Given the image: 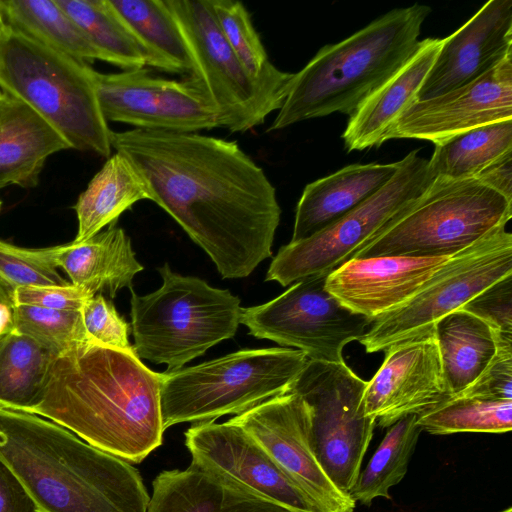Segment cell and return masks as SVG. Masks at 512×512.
I'll return each mask as SVG.
<instances>
[{
	"instance_id": "obj_36",
	"label": "cell",
	"mask_w": 512,
	"mask_h": 512,
	"mask_svg": "<svg viewBox=\"0 0 512 512\" xmlns=\"http://www.w3.org/2000/svg\"><path fill=\"white\" fill-rule=\"evenodd\" d=\"M15 330L34 339L55 357L78 343L92 342L81 311L15 305Z\"/></svg>"
},
{
	"instance_id": "obj_42",
	"label": "cell",
	"mask_w": 512,
	"mask_h": 512,
	"mask_svg": "<svg viewBox=\"0 0 512 512\" xmlns=\"http://www.w3.org/2000/svg\"><path fill=\"white\" fill-rule=\"evenodd\" d=\"M0 512H39L21 482L1 459Z\"/></svg>"
},
{
	"instance_id": "obj_37",
	"label": "cell",
	"mask_w": 512,
	"mask_h": 512,
	"mask_svg": "<svg viewBox=\"0 0 512 512\" xmlns=\"http://www.w3.org/2000/svg\"><path fill=\"white\" fill-rule=\"evenodd\" d=\"M57 249L23 248L0 240V282L12 292L19 287L69 283L57 270Z\"/></svg>"
},
{
	"instance_id": "obj_4",
	"label": "cell",
	"mask_w": 512,
	"mask_h": 512,
	"mask_svg": "<svg viewBox=\"0 0 512 512\" xmlns=\"http://www.w3.org/2000/svg\"><path fill=\"white\" fill-rule=\"evenodd\" d=\"M430 12L431 8L422 4L396 8L346 39L322 47L294 73L267 131L332 113L353 114L413 55Z\"/></svg>"
},
{
	"instance_id": "obj_13",
	"label": "cell",
	"mask_w": 512,
	"mask_h": 512,
	"mask_svg": "<svg viewBox=\"0 0 512 512\" xmlns=\"http://www.w3.org/2000/svg\"><path fill=\"white\" fill-rule=\"evenodd\" d=\"M326 275L306 277L261 305L242 308L249 334L295 347L309 360L344 362L343 349L373 323L346 308L325 287Z\"/></svg>"
},
{
	"instance_id": "obj_47",
	"label": "cell",
	"mask_w": 512,
	"mask_h": 512,
	"mask_svg": "<svg viewBox=\"0 0 512 512\" xmlns=\"http://www.w3.org/2000/svg\"><path fill=\"white\" fill-rule=\"evenodd\" d=\"M6 28H7V25L5 23V20L2 16V13L0 11V40L2 38V36L4 35L5 31H6Z\"/></svg>"
},
{
	"instance_id": "obj_39",
	"label": "cell",
	"mask_w": 512,
	"mask_h": 512,
	"mask_svg": "<svg viewBox=\"0 0 512 512\" xmlns=\"http://www.w3.org/2000/svg\"><path fill=\"white\" fill-rule=\"evenodd\" d=\"M497 351L479 377L459 396L512 400V334L495 332ZM457 396V395H456Z\"/></svg>"
},
{
	"instance_id": "obj_11",
	"label": "cell",
	"mask_w": 512,
	"mask_h": 512,
	"mask_svg": "<svg viewBox=\"0 0 512 512\" xmlns=\"http://www.w3.org/2000/svg\"><path fill=\"white\" fill-rule=\"evenodd\" d=\"M512 274V235L505 227L487 234L448 261L408 301L375 320L359 342L367 353L434 328L449 313Z\"/></svg>"
},
{
	"instance_id": "obj_2",
	"label": "cell",
	"mask_w": 512,
	"mask_h": 512,
	"mask_svg": "<svg viewBox=\"0 0 512 512\" xmlns=\"http://www.w3.org/2000/svg\"><path fill=\"white\" fill-rule=\"evenodd\" d=\"M163 373L135 352L93 342L58 355L38 399L25 411L73 432L129 463H140L163 442Z\"/></svg>"
},
{
	"instance_id": "obj_49",
	"label": "cell",
	"mask_w": 512,
	"mask_h": 512,
	"mask_svg": "<svg viewBox=\"0 0 512 512\" xmlns=\"http://www.w3.org/2000/svg\"><path fill=\"white\" fill-rule=\"evenodd\" d=\"M0 209H1V201H0Z\"/></svg>"
},
{
	"instance_id": "obj_33",
	"label": "cell",
	"mask_w": 512,
	"mask_h": 512,
	"mask_svg": "<svg viewBox=\"0 0 512 512\" xmlns=\"http://www.w3.org/2000/svg\"><path fill=\"white\" fill-rule=\"evenodd\" d=\"M417 415L407 416L391 425L358 479L350 496L363 505L374 499H390L389 490L407 473L411 456L422 429Z\"/></svg>"
},
{
	"instance_id": "obj_10",
	"label": "cell",
	"mask_w": 512,
	"mask_h": 512,
	"mask_svg": "<svg viewBox=\"0 0 512 512\" xmlns=\"http://www.w3.org/2000/svg\"><path fill=\"white\" fill-rule=\"evenodd\" d=\"M411 151L391 180L372 197L317 233L281 247L266 281L281 286L326 275L339 267L385 223L419 198L433 183L428 160Z\"/></svg>"
},
{
	"instance_id": "obj_17",
	"label": "cell",
	"mask_w": 512,
	"mask_h": 512,
	"mask_svg": "<svg viewBox=\"0 0 512 512\" xmlns=\"http://www.w3.org/2000/svg\"><path fill=\"white\" fill-rule=\"evenodd\" d=\"M385 359L366 384L365 414L381 427L421 415L451 398L434 328L403 340L386 351Z\"/></svg>"
},
{
	"instance_id": "obj_35",
	"label": "cell",
	"mask_w": 512,
	"mask_h": 512,
	"mask_svg": "<svg viewBox=\"0 0 512 512\" xmlns=\"http://www.w3.org/2000/svg\"><path fill=\"white\" fill-rule=\"evenodd\" d=\"M208 1L224 38L249 74L256 79L276 75L280 70L270 62L246 7L233 0Z\"/></svg>"
},
{
	"instance_id": "obj_5",
	"label": "cell",
	"mask_w": 512,
	"mask_h": 512,
	"mask_svg": "<svg viewBox=\"0 0 512 512\" xmlns=\"http://www.w3.org/2000/svg\"><path fill=\"white\" fill-rule=\"evenodd\" d=\"M0 90L34 110L70 148L111 156L95 70L7 26L0 40Z\"/></svg>"
},
{
	"instance_id": "obj_6",
	"label": "cell",
	"mask_w": 512,
	"mask_h": 512,
	"mask_svg": "<svg viewBox=\"0 0 512 512\" xmlns=\"http://www.w3.org/2000/svg\"><path fill=\"white\" fill-rule=\"evenodd\" d=\"M511 216L512 201L477 178H436L351 258L451 257L506 227Z\"/></svg>"
},
{
	"instance_id": "obj_34",
	"label": "cell",
	"mask_w": 512,
	"mask_h": 512,
	"mask_svg": "<svg viewBox=\"0 0 512 512\" xmlns=\"http://www.w3.org/2000/svg\"><path fill=\"white\" fill-rule=\"evenodd\" d=\"M420 428L430 434L506 433L512 429V400L453 396L419 415Z\"/></svg>"
},
{
	"instance_id": "obj_18",
	"label": "cell",
	"mask_w": 512,
	"mask_h": 512,
	"mask_svg": "<svg viewBox=\"0 0 512 512\" xmlns=\"http://www.w3.org/2000/svg\"><path fill=\"white\" fill-rule=\"evenodd\" d=\"M185 445L192 461L231 479L257 497L294 512H316L291 477L231 420L193 424L185 432Z\"/></svg>"
},
{
	"instance_id": "obj_9",
	"label": "cell",
	"mask_w": 512,
	"mask_h": 512,
	"mask_svg": "<svg viewBox=\"0 0 512 512\" xmlns=\"http://www.w3.org/2000/svg\"><path fill=\"white\" fill-rule=\"evenodd\" d=\"M187 47L195 81L213 106L219 127L246 132L279 110L294 73L256 79L224 38L208 0H165Z\"/></svg>"
},
{
	"instance_id": "obj_38",
	"label": "cell",
	"mask_w": 512,
	"mask_h": 512,
	"mask_svg": "<svg viewBox=\"0 0 512 512\" xmlns=\"http://www.w3.org/2000/svg\"><path fill=\"white\" fill-rule=\"evenodd\" d=\"M84 328L93 343L135 352L128 340L129 325L103 294L91 296L81 309Z\"/></svg>"
},
{
	"instance_id": "obj_27",
	"label": "cell",
	"mask_w": 512,
	"mask_h": 512,
	"mask_svg": "<svg viewBox=\"0 0 512 512\" xmlns=\"http://www.w3.org/2000/svg\"><path fill=\"white\" fill-rule=\"evenodd\" d=\"M445 381L451 396L470 386L497 351L495 331L482 319L455 310L435 323Z\"/></svg>"
},
{
	"instance_id": "obj_43",
	"label": "cell",
	"mask_w": 512,
	"mask_h": 512,
	"mask_svg": "<svg viewBox=\"0 0 512 512\" xmlns=\"http://www.w3.org/2000/svg\"><path fill=\"white\" fill-rule=\"evenodd\" d=\"M475 178L512 201V150L488 164Z\"/></svg>"
},
{
	"instance_id": "obj_20",
	"label": "cell",
	"mask_w": 512,
	"mask_h": 512,
	"mask_svg": "<svg viewBox=\"0 0 512 512\" xmlns=\"http://www.w3.org/2000/svg\"><path fill=\"white\" fill-rule=\"evenodd\" d=\"M450 257L350 258L326 276L341 304L372 322L414 296Z\"/></svg>"
},
{
	"instance_id": "obj_41",
	"label": "cell",
	"mask_w": 512,
	"mask_h": 512,
	"mask_svg": "<svg viewBox=\"0 0 512 512\" xmlns=\"http://www.w3.org/2000/svg\"><path fill=\"white\" fill-rule=\"evenodd\" d=\"M12 296L15 305L81 311L85 302L93 294L69 282L64 285L19 287L13 291Z\"/></svg>"
},
{
	"instance_id": "obj_24",
	"label": "cell",
	"mask_w": 512,
	"mask_h": 512,
	"mask_svg": "<svg viewBox=\"0 0 512 512\" xmlns=\"http://www.w3.org/2000/svg\"><path fill=\"white\" fill-rule=\"evenodd\" d=\"M71 149L66 140L34 110L12 99L0 116V189L35 187L46 160Z\"/></svg>"
},
{
	"instance_id": "obj_8",
	"label": "cell",
	"mask_w": 512,
	"mask_h": 512,
	"mask_svg": "<svg viewBox=\"0 0 512 512\" xmlns=\"http://www.w3.org/2000/svg\"><path fill=\"white\" fill-rule=\"evenodd\" d=\"M308 360L300 350L272 347L240 350L196 366L166 371L161 388L164 429L239 415L286 394Z\"/></svg>"
},
{
	"instance_id": "obj_48",
	"label": "cell",
	"mask_w": 512,
	"mask_h": 512,
	"mask_svg": "<svg viewBox=\"0 0 512 512\" xmlns=\"http://www.w3.org/2000/svg\"><path fill=\"white\" fill-rule=\"evenodd\" d=\"M500 512H512V508L511 507H508Z\"/></svg>"
},
{
	"instance_id": "obj_14",
	"label": "cell",
	"mask_w": 512,
	"mask_h": 512,
	"mask_svg": "<svg viewBox=\"0 0 512 512\" xmlns=\"http://www.w3.org/2000/svg\"><path fill=\"white\" fill-rule=\"evenodd\" d=\"M95 85L107 122L183 133L219 127L213 106L190 77L167 79L144 68L108 74L95 71Z\"/></svg>"
},
{
	"instance_id": "obj_29",
	"label": "cell",
	"mask_w": 512,
	"mask_h": 512,
	"mask_svg": "<svg viewBox=\"0 0 512 512\" xmlns=\"http://www.w3.org/2000/svg\"><path fill=\"white\" fill-rule=\"evenodd\" d=\"M109 1L149 53L151 67L189 75L190 56L165 0Z\"/></svg>"
},
{
	"instance_id": "obj_32",
	"label": "cell",
	"mask_w": 512,
	"mask_h": 512,
	"mask_svg": "<svg viewBox=\"0 0 512 512\" xmlns=\"http://www.w3.org/2000/svg\"><path fill=\"white\" fill-rule=\"evenodd\" d=\"M88 38L123 70L151 66L149 53L109 0H55Z\"/></svg>"
},
{
	"instance_id": "obj_1",
	"label": "cell",
	"mask_w": 512,
	"mask_h": 512,
	"mask_svg": "<svg viewBox=\"0 0 512 512\" xmlns=\"http://www.w3.org/2000/svg\"><path fill=\"white\" fill-rule=\"evenodd\" d=\"M110 143L222 278L247 277L271 257L281 215L276 190L235 141L134 128L111 131Z\"/></svg>"
},
{
	"instance_id": "obj_23",
	"label": "cell",
	"mask_w": 512,
	"mask_h": 512,
	"mask_svg": "<svg viewBox=\"0 0 512 512\" xmlns=\"http://www.w3.org/2000/svg\"><path fill=\"white\" fill-rule=\"evenodd\" d=\"M56 262L72 284L93 295L106 292L111 298L124 287L131 289L134 276L143 270L130 238L115 224L85 241L59 245Z\"/></svg>"
},
{
	"instance_id": "obj_25",
	"label": "cell",
	"mask_w": 512,
	"mask_h": 512,
	"mask_svg": "<svg viewBox=\"0 0 512 512\" xmlns=\"http://www.w3.org/2000/svg\"><path fill=\"white\" fill-rule=\"evenodd\" d=\"M152 486L147 512H235L263 500L194 461L184 470L161 472Z\"/></svg>"
},
{
	"instance_id": "obj_12",
	"label": "cell",
	"mask_w": 512,
	"mask_h": 512,
	"mask_svg": "<svg viewBox=\"0 0 512 512\" xmlns=\"http://www.w3.org/2000/svg\"><path fill=\"white\" fill-rule=\"evenodd\" d=\"M366 384L345 361L308 360L290 390L311 409L312 444L323 470L348 494L358 479L377 425L365 414Z\"/></svg>"
},
{
	"instance_id": "obj_30",
	"label": "cell",
	"mask_w": 512,
	"mask_h": 512,
	"mask_svg": "<svg viewBox=\"0 0 512 512\" xmlns=\"http://www.w3.org/2000/svg\"><path fill=\"white\" fill-rule=\"evenodd\" d=\"M55 358L16 330L0 338V407L23 412L34 404Z\"/></svg>"
},
{
	"instance_id": "obj_31",
	"label": "cell",
	"mask_w": 512,
	"mask_h": 512,
	"mask_svg": "<svg viewBox=\"0 0 512 512\" xmlns=\"http://www.w3.org/2000/svg\"><path fill=\"white\" fill-rule=\"evenodd\" d=\"M511 150L512 119L501 120L436 144L428 166L435 179L471 178Z\"/></svg>"
},
{
	"instance_id": "obj_15",
	"label": "cell",
	"mask_w": 512,
	"mask_h": 512,
	"mask_svg": "<svg viewBox=\"0 0 512 512\" xmlns=\"http://www.w3.org/2000/svg\"><path fill=\"white\" fill-rule=\"evenodd\" d=\"M245 429L305 493L316 512H353L355 500L323 470L311 435V409L297 393L271 398L230 419Z\"/></svg>"
},
{
	"instance_id": "obj_21",
	"label": "cell",
	"mask_w": 512,
	"mask_h": 512,
	"mask_svg": "<svg viewBox=\"0 0 512 512\" xmlns=\"http://www.w3.org/2000/svg\"><path fill=\"white\" fill-rule=\"evenodd\" d=\"M443 39L426 38L413 55L350 115L342 139L347 151L380 146L399 115L415 100Z\"/></svg>"
},
{
	"instance_id": "obj_3",
	"label": "cell",
	"mask_w": 512,
	"mask_h": 512,
	"mask_svg": "<svg viewBox=\"0 0 512 512\" xmlns=\"http://www.w3.org/2000/svg\"><path fill=\"white\" fill-rule=\"evenodd\" d=\"M0 459L39 512H147L135 467L41 416L0 407Z\"/></svg>"
},
{
	"instance_id": "obj_40",
	"label": "cell",
	"mask_w": 512,
	"mask_h": 512,
	"mask_svg": "<svg viewBox=\"0 0 512 512\" xmlns=\"http://www.w3.org/2000/svg\"><path fill=\"white\" fill-rule=\"evenodd\" d=\"M460 309L482 319L495 332L512 334V274L484 289Z\"/></svg>"
},
{
	"instance_id": "obj_19",
	"label": "cell",
	"mask_w": 512,
	"mask_h": 512,
	"mask_svg": "<svg viewBox=\"0 0 512 512\" xmlns=\"http://www.w3.org/2000/svg\"><path fill=\"white\" fill-rule=\"evenodd\" d=\"M512 54V1L490 0L443 38L417 100L433 98L478 79Z\"/></svg>"
},
{
	"instance_id": "obj_22",
	"label": "cell",
	"mask_w": 512,
	"mask_h": 512,
	"mask_svg": "<svg viewBox=\"0 0 512 512\" xmlns=\"http://www.w3.org/2000/svg\"><path fill=\"white\" fill-rule=\"evenodd\" d=\"M400 160L351 164L306 185L298 201L291 241L305 239L347 214L383 188Z\"/></svg>"
},
{
	"instance_id": "obj_16",
	"label": "cell",
	"mask_w": 512,
	"mask_h": 512,
	"mask_svg": "<svg viewBox=\"0 0 512 512\" xmlns=\"http://www.w3.org/2000/svg\"><path fill=\"white\" fill-rule=\"evenodd\" d=\"M512 119V54L484 75L442 95L412 102L385 135L439 144L456 135Z\"/></svg>"
},
{
	"instance_id": "obj_7",
	"label": "cell",
	"mask_w": 512,
	"mask_h": 512,
	"mask_svg": "<svg viewBox=\"0 0 512 512\" xmlns=\"http://www.w3.org/2000/svg\"><path fill=\"white\" fill-rule=\"evenodd\" d=\"M162 285L140 296L131 288L133 349L139 358L183 368L217 343L233 338L240 324V300L202 279L159 268Z\"/></svg>"
},
{
	"instance_id": "obj_44",
	"label": "cell",
	"mask_w": 512,
	"mask_h": 512,
	"mask_svg": "<svg viewBox=\"0 0 512 512\" xmlns=\"http://www.w3.org/2000/svg\"><path fill=\"white\" fill-rule=\"evenodd\" d=\"M12 293L0 282V338L15 330V303Z\"/></svg>"
},
{
	"instance_id": "obj_45",
	"label": "cell",
	"mask_w": 512,
	"mask_h": 512,
	"mask_svg": "<svg viewBox=\"0 0 512 512\" xmlns=\"http://www.w3.org/2000/svg\"><path fill=\"white\" fill-rule=\"evenodd\" d=\"M235 512H294L283 506L265 500H257L246 504Z\"/></svg>"
},
{
	"instance_id": "obj_28",
	"label": "cell",
	"mask_w": 512,
	"mask_h": 512,
	"mask_svg": "<svg viewBox=\"0 0 512 512\" xmlns=\"http://www.w3.org/2000/svg\"><path fill=\"white\" fill-rule=\"evenodd\" d=\"M0 11L7 26L54 51L89 65H114L55 0H0Z\"/></svg>"
},
{
	"instance_id": "obj_46",
	"label": "cell",
	"mask_w": 512,
	"mask_h": 512,
	"mask_svg": "<svg viewBox=\"0 0 512 512\" xmlns=\"http://www.w3.org/2000/svg\"><path fill=\"white\" fill-rule=\"evenodd\" d=\"M11 98L0 90V116L8 106Z\"/></svg>"
},
{
	"instance_id": "obj_26",
	"label": "cell",
	"mask_w": 512,
	"mask_h": 512,
	"mask_svg": "<svg viewBox=\"0 0 512 512\" xmlns=\"http://www.w3.org/2000/svg\"><path fill=\"white\" fill-rule=\"evenodd\" d=\"M140 200H150L147 186L128 159L116 152L107 158L73 207L78 222L73 241H85L115 224Z\"/></svg>"
}]
</instances>
